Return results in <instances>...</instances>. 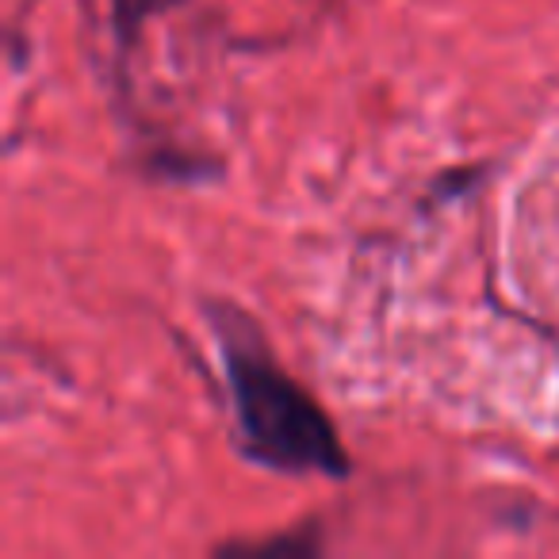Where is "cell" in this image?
I'll list each match as a JSON object with an SVG mask.
<instances>
[{
  "label": "cell",
  "instance_id": "1",
  "mask_svg": "<svg viewBox=\"0 0 559 559\" xmlns=\"http://www.w3.org/2000/svg\"><path fill=\"white\" fill-rule=\"evenodd\" d=\"M203 319L223 357L241 456L280 475L349 479L353 460L319 399L280 365L264 330L230 299H203Z\"/></svg>",
  "mask_w": 559,
  "mask_h": 559
},
{
  "label": "cell",
  "instance_id": "2",
  "mask_svg": "<svg viewBox=\"0 0 559 559\" xmlns=\"http://www.w3.org/2000/svg\"><path fill=\"white\" fill-rule=\"evenodd\" d=\"M108 4H111L116 50H119V58H127L134 47H139V39H142V32H146L150 20L180 9V4H188V0H108Z\"/></svg>",
  "mask_w": 559,
  "mask_h": 559
}]
</instances>
